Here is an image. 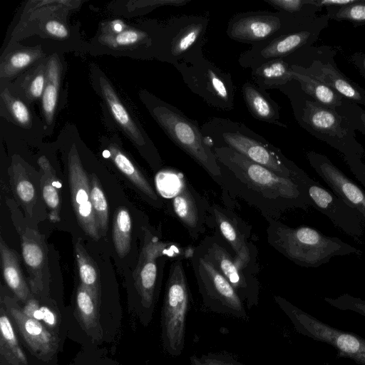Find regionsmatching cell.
I'll return each mask as SVG.
<instances>
[{
    "label": "cell",
    "mask_w": 365,
    "mask_h": 365,
    "mask_svg": "<svg viewBox=\"0 0 365 365\" xmlns=\"http://www.w3.org/2000/svg\"><path fill=\"white\" fill-rule=\"evenodd\" d=\"M277 11L306 18L314 19L317 13L322 9L317 6L313 0H264Z\"/></svg>",
    "instance_id": "37"
},
{
    "label": "cell",
    "mask_w": 365,
    "mask_h": 365,
    "mask_svg": "<svg viewBox=\"0 0 365 365\" xmlns=\"http://www.w3.org/2000/svg\"><path fill=\"white\" fill-rule=\"evenodd\" d=\"M108 157L117 168L124 174L147 197L157 202L158 195L143 174L130 158L115 145H110L106 150Z\"/></svg>",
    "instance_id": "32"
},
{
    "label": "cell",
    "mask_w": 365,
    "mask_h": 365,
    "mask_svg": "<svg viewBox=\"0 0 365 365\" xmlns=\"http://www.w3.org/2000/svg\"><path fill=\"white\" fill-rule=\"evenodd\" d=\"M36 56L34 51H23L14 53L6 62V73H13L26 68L36 58Z\"/></svg>",
    "instance_id": "42"
},
{
    "label": "cell",
    "mask_w": 365,
    "mask_h": 365,
    "mask_svg": "<svg viewBox=\"0 0 365 365\" xmlns=\"http://www.w3.org/2000/svg\"><path fill=\"white\" fill-rule=\"evenodd\" d=\"M314 19L296 16L277 11L239 13L229 21L226 34L234 41L253 46L297 31Z\"/></svg>",
    "instance_id": "11"
},
{
    "label": "cell",
    "mask_w": 365,
    "mask_h": 365,
    "mask_svg": "<svg viewBox=\"0 0 365 365\" xmlns=\"http://www.w3.org/2000/svg\"><path fill=\"white\" fill-rule=\"evenodd\" d=\"M125 25L120 21H115L112 23L111 27L114 33L119 34L123 31Z\"/></svg>",
    "instance_id": "51"
},
{
    "label": "cell",
    "mask_w": 365,
    "mask_h": 365,
    "mask_svg": "<svg viewBox=\"0 0 365 365\" xmlns=\"http://www.w3.org/2000/svg\"><path fill=\"white\" fill-rule=\"evenodd\" d=\"M74 251L80 284L100 301L101 284L97 264L88 253L81 239H78L76 242Z\"/></svg>",
    "instance_id": "31"
},
{
    "label": "cell",
    "mask_w": 365,
    "mask_h": 365,
    "mask_svg": "<svg viewBox=\"0 0 365 365\" xmlns=\"http://www.w3.org/2000/svg\"><path fill=\"white\" fill-rule=\"evenodd\" d=\"M194 249L184 250L175 244L164 242L145 230L138 261L133 272L134 284L143 309V322L151 319L157 300L158 266V259L163 256L174 258H190Z\"/></svg>",
    "instance_id": "9"
},
{
    "label": "cell",
    "mask_w": 365,
    "mask_h": 365,
    "mask_svg": "<svg viewBox=\"0 0 365 365\" xmlns=\"http://www.w3.org/2000/svg\"><path fill=\"white\" fill-rule=\"evenodd\" d=\"M235 289L245 307L259 304V284L254 275L245 274L235 263L234 257L214 237H207L198 247Z\"/></svg>",
    "instance_id": "15"
},
{
    "label": "cell",
    "mask_w": 365,
    "mask_h": 365,
    "mask_svg": "<svg viewBox=\"0 0 365 365\" xmlns=\"http://www.w3.org/2000/svg\"><path fill=\"white\" fill-rule=\"evenodd\" d=\"M274 300L298 333L331 346L337 351L339 357L351 359L359 365H365V339L361 336L333 327L280 296H274Z\"/></svg>",
    "instance_id": "7"
},
{
    "label": "cell",
    "mask_w": 365,
    "mask_h": 365,
    "mask_svg": "<svg viewBox=\"0 0 365 365\" xmlns=\"http://www.w3.org/2000/svg\"><path fill=\"white\" fill-rule=\"evenodd\" d=\"M357 0H313L314 4L319 9L323 7H342L355 4Z\"/></svg>",
    "instance_id": "48"
},
{
    "label": "cell",
    "mask_w": 365,
    "mask_h": 365,
    "mask_svg": "<svg viewBox=\"0 0 365 365\" xmlns=\"http://www.w3.org/2000/svg\"><path fill=\"white\" fill-rule=\"evenodd\" d=\"M209 19L181 15L173 18L163 35L162 55L172 64L191 63L204 56L202 47Z\"/></svg>",
    "instance_id": "13"
},
{
    "label": "cell",
    "mask_w": 365,
    "mask_h": 365,
    "mask_svg": "<svg viewBox=\"0 0 365 365\" xmlns=\"http://www.w3.org/2000/svg\"><path fill=\"white\" fill-rule=\"evenodd\" d=\"M46 81L42 96V106L48 123L53 119L56 106L59 83V65L56 58H51L46 68Z\"/></svg>",
    "instance_id": "35"
},
{
    "label": "cell",
    "mask_w": 365,
    "mask_h": 365,
    "mask_svg": "<svg viewBox=\"0 0 365 365\" xmlns=\"http://www.w3.org/2000/svg\"><path fill=\"white\" fill-rule=\"evenodd\" d=\"M100 85L104 99L115 120L137 145H145L146 142L143 135L133 121L110 84L105 78L101 77Z\"/></svg>",
    "instance_id": "28"
},
{
    "label": "cell",
    "mask_w": 365,
    "mask_h": 365,
    "mask_svg": "<svg viewBox=\"0 0 365 365\" xmlns=\"http://www.w3.org/2000/svg\"><path fill=\"white\" fill-rule=\"evenodd\" d=\"M292 73L294 80L298 83L304 93L325 107L339 110L349 101L312 77L293 71Z\"/></svg>",
    "instance_id": "29"
},
{
    "label": "cell",
    "mask_w": 365,
    "mask_h": 365,
    "mask_svg": "<svg viewBox=\"0 0 365 365\" xmlns=\"http://www.w3.org/2000/svg\"><path fill=\"white\" fill-rule=\"evenodd\" d=\"M151 103V115L168 138L220 184V166L197 121L168 103L158 99Z\"/></svg>",
    "instance_id": "5"
},
{
    "label": "cell",
    "mask_w": 365,
    "mask_h": 365,
    "mask_svg": "<svg viewBox=\"0 0 365 365\" xmlns=\"http://www.w3.org/2000/svg\"><path fill=\"white\" fill-rule=\"evenodd\" d=\"M201 130L211 148H230L284 178L298 180H307L310 178L287 159L279 149L243 123L214 117L205 122Z\"/></svg>",
    "instance_id": "3"
},
{
    "label": "cell",
    "mask_w": 365,
    "mask_h": 365,
    "mask_svg": "<svg viewBox=\"0 0 365 365\" xmlns=\"http://www.w3.org/2000/svg\"><path fill=\"white\" fill-rule=\"evenodd\" d=\"M309 163L332 192L350 207L356 209L365 221V191L336 167L327 156L309 151Z\"/></svg>",
    "instance_id": "19"
},
{
    "label": "cell",
    "mask_w": 365,
    "mask_h": 365,
    "mask_svg": "<svg viewBox=\"0 0 365 365\" xmlns=\"http://www.w3.org/2000/svg\"><path fill=\"white\" fill-rule=\"evenodd\" d=\"M183 82L210 106L221 110L234 108L235 86L230 73L205 56L191 63L174 64Z\"/></svg>",
    "instance_id": "10"
},
{
    "label": "cell",
    "mask_w": 365,
    "mask_h": 365,
    "mask_svg": "<svg viewBox=\"0 0 365 365\" xmlns=\"http://www.w3.org/2000/svg\"><path fill=\"white\" fill-rule=\"evenodd\" d=\"M91 200L101 236H104L108 222V205L98 178L93 173L90 178Z\"/></svg>",
    "instance_id": "36"
},
{
    "label": "cell",
    "mask_w": 365,
    "mask_h": 365,
    "mask_svg": "<svg viewBox=\"0 0 365 365\" xmlns=\"http://www.w3.org/2000/svg\"><path fill=\"white\" fill-rule=\"evenodd\" d=\"M0 256L4 280L16 299L26 304L33 294L21 272L17 254L10 248L3 237L0 240Z\"/></svg>",
    "instance_id": "24"
},
{
    "label": "cell",
    "mask_w": 365,
    "mask_h": 365,
    "mask_svg": "<svg viewBox=\"0 0 365 365\" xmlns=\"http://www.w3.org/2000/svg\"><path fill=\"white\" fill-rule=\"evenodd\" d=\"M190 259L203 307L215 314L249 321L243 301L199 247L194 250Z\"/></svg>",
    "instance_id": "8"
},
{
    "label": "cell",
    "mask_w": 365,
    "mask_h": 365,
    "mask_svg": "<svg viewBox=\"0 0 365 365\" xmlns=\"http://www.w3.org/2000/svg\"><path fill=\"white\" fill-rule=\"evenodd\" d=\"M23 311L27 316L41 322L52 331L57 328L58 318L56 312L47 306H40L35 298L24 304Z\"/></svg>",
    "instance_id": "39"
},
{
    "label": "cell",
    "mask_w": 365,
    "mask_h": 365,
    "mask_svg": "<svg viewBox=\"0 0 365 365\" xmlns=\"http://www.w3.org/2000/svg\"><path fill=\"white\" fill-rule=\"evenodd\" d=\"M350 60L365 78V53L356 52L350 57Z\"/></svg>",
    "instance_id": "49"
},
{
    "label": "cell",
    "mask_w": 365,
    "mask_h": 365,
    "mask_svg": "<svg viewBox=\"0 0 365 365\" xmlns=\"http://www.w3.org/2000/svg\"><path fill=\"white\" fill-rule=\"evenodd\" d=\"M99 306L100 301L79 284L76 294V315L83 329L95 339H100L102 336Z\"/></svg>",
    "instance_id": "26"
},
{
    "label": "cell",
    "mask_w": 365,
    "mask_h": 365,
    "mask_svg": "<svg viewBox=\"0 0 365 365\" xmlns=\"http://www.w3.org/2000/svg\"><path fill=\"white\" fill-rule=\"evenodd\" d=\"M0 363L1 365H29L10 317L1 302L0 305Z\"/></svg>",
    "instance_id": "25"
},
{
    "label": "cell",
    "mask_w": 365,
    "mask_h": 365,
    "mask_svg": "<svg viewBox=\"0 0 365 365\" xmlns=\"http://www.w3.org/2000/svg\"><path fill=\"white\" fill-rule=\"evenodd\" d=\"M68 168L71 198L78 222L86 234L98 240L101 235L91 200L90 180L75 145L68 154Z\"/></svg>",
    "instance_id": "17"
},
{
    "label": "cell",
    "mask_w": 365,
    "mask_h": 365,
    "mask_svg": "<svg viewBox=\"0 0 365 365\" xmlns=\"http://www.w3.org/2000/svg\"><path fill=\"white\" fill-rule=\"evenodd\" d=\"M267 219L269 245L299 266L318 267L334 257L362 254L361 250L339 238L324 235L311 227H292L277 219Z\"/></svg>",
    "instance_id": "4"
},
{
    "label": "cell",
    "mask_w": 365,
    "mask_h": 365,
    "mask_svg": "<svg viewBox=\"0 0 365 365\" xmlns=\"http://www.w3.org/2000/svg\"><path fill=\"white\" fill-rule=\"evenodd\" d=\"M21 247L25 267L29 274V287L32 294H47L51 275L48 248L43 235L37 230L26 228L21 234Z\"/></svg>",
    "instance_id": "20"
},
{
    "label": "cell",
    "mask_w": 365,
    "mask_h": 365,
    "mask_svg": "<svg viewBox=\"0 0 365 365\" xmlns=\"http://www.w3.org/2000/svg\"><path fill=\"white\" fill-rule=\"evenodd\" d=\"M346 117L354 128L365 135V110L359 104L349 101L344 108Z\"/></svg>",
    "instance_id": "43"
},
{
    "label": "cell",
    "mask_w": 365,
    "mask_h": 365,
    "mask_svg": "<svg viewBox=\"0 0 365 365\" xmlns=\"http://www.w3.org/2000/svg\"><path fill=\"white\" fill-rule=\"evenodd\" d=\"M176 258L171 264L161 312V339L164 350L173 356L185 347V324L191 296L182 264Z\"/></svg>",
    "instance_id": "6"
},
{
    "label": "cell",
    "mask_w": 365,
    "mask_h": 365,
    "mask_svg": "<svg viewBox=\"0 0 365 365\" xmlns=\"http://www.w3.org/2000/svg\"><path fill=\"white\" fill-rule=\"evenodd\" d=\"M1 302L32 354L42 361L51 360L58 349L59 342L53 331L41 322L27 316L16 298L2 294Z\"/></svg>",
    "instance_id": "16"
},
{
    "label": "cell",
    "mask_w": 365,
    "mask_h": 365,
    "mask_svg": "<svg viewBox=\"0 0 365 365\" xmlns=\"http://www.w3.org/2000/svg\"><path fill=\"white\" fill-rule=\"evenodd\" d=\"M326 9V14L330 19L347 21L355 26L365 24V0H357L349 6L327 7Z\"/></svg>",
    "instance_id": "38"
},
{
    "label": "cell",
    "mask_w": 365,
    "mask_h": 365,
    "mask_svg": "<svg viewBox=\"0 0 365 365\" xmlns=\"http://www.w3.org/2000/svg\"><path fill=\"white\" fill-rule=\"evenodd\" d=\"M252 80L261 90L279 88L294 80L292 66L284 59L267 61L251 70Z\"/></svg>",
    "instance_id": "27"
},
{
    "label": "cell",
    "mask_w": 365,
    "mask_h": 365,
    "mask_svg": "<svg viewBox=\"0 0 365 365\" xmlns=\"http://www.w3.org/2000/svg\"><path fill=\"white\" fill-rule=\"evenodd\" d=\"M46 81L45 76L42 71L35 76L29 86V93L33 98L42 97Z\"/></svg>",
    "instance_id": "46"
},
{
    "label": "cell",
    "mask_w": 365,
    "mask_h": 365,
    "mask_svg": "<svg viewBox=\"0 0 365 365\" xmlns=\"http://www.w3.org/2000/svg\"><path fill=\"white\" fill-rule=\"evenodd\" d=\"M38 163L43 171L41 186L43 200L48 209L49 219L52 222H57L60 220L61 183L46 157H40Z\"/></svg>",
    "instance_id": "30"
},
{
    "label": "cell",
    "mask_w": 365,
    "mask_h": 365,
    "mask_svg": "<svg viewBox=\"0 0 365 365\" xmlns=\"http://www.w3.org/2000/svg\"><path fill=\"white\" fill-rule=\"evenodd\" d=\"M308 194L311 207L325 216L345 234L359 242L365 230V221L360 212L346 203L333 192L310 178Z\"/></svg>",
    "instance_id": "14"
},
{
    "label": "cell",
    "mask_w": 365,
    "mask_h": 365,
    "mask_svg": "<svg viewBox=\"0 0 365 365\" xmlns=\"http://www.w3.org/2000/svg\"><path fill=\"white\" fill-rule=\"evenodd\" d=\"M132 220L126 207H119L113 217V240L119 257L123 258L130 250Z\"/></svg>",
    "instance_id": "34"
},
{
    "label": "cell",
    "mask_w": 365,
    "mask_h": 365,
    "mask_svg": "<svg viewBox=\"0 0 365 365\" xmlns=\"http://www.w3.org/2000/svg\"><path fill=\"white\" fill-rule=\"evenodd\" d=\"M8 107L17 122L21 125H27L30 120V114L25 104L19 100L6 96Z\"/></svg>",
    "instance_id": "45"
},
{
    "label": "cell",
    "mask_w": 365,
    "mask_h": 365,
    "mask_svg": "<svg viewBox=\"0 0 365 365\" xmlns=\"http://www.w3.org/2000/svg\"><path fill=\"white\" fill-rule=\"evenodd\" d=\"M46 31L51 36L58 38H66L68 35L66 27L57 21H49L45 26Z\"/></svg>",
    "instance_id": "47"
},
{
    "label": "cell",
    "mask_w": 365,
    "mask_h": 365,
    "mask_svg": "<svg viewBox=\"0 0 365 365\" xmlns=\"http://www.w3.org/2000/svg\"><path fill=\"white\" fill-rule=\"evenodd\" d=\"M242 94L251 115L258 120L287 128L280 119L279 106L257 85L247 81L242 86Z\"/></svg>",
    "instance_id": "23"
},
{
    "label": "cell",
    "mask_w": 365,
    "mask_h": 365,
    "mask_svg": "<svg viewBox=\"0 0 365 365\" xmlns=\"http://www.w3.org/2000/svg\"><path fill=\"white\" fill-rule=\"evenodd\" d=\"M208 213L215 221L221 236L235 252L234 261L242 271L252 265L254 267V246L248 242V235L242 230L237 217L230 211L213 204L208 208Z\"/></svg>",
    "instance_id": "21"
},
{
    "label": "cell",
    "mask_w": 365,
    "mask_h": 365,
    "mask_svg": "<svg viewBox=\"0 0 365 365\" xmlns=\"http://www.w3.org/2000/svg\"><path fill=\"white\" fill-rule=\"evenodd\" d=\"M220 166L221 185L254 205L266 218L277 219L292 209L311 207L307 180L282 177L230 148L212 147Z\"/></svg>",
    "instance_id": "1"
},
{
    "label": "cell",
    "mask_w": 365,
    "mask_h": 365,
    "mask_svg": "<svg viewBox=\"0 0 365 365\" xmlns=\"http://www.w3.org/2000/svg\"><path fill=\"white\" fill-rule=\"evenodd\" d=\"M189 361L190 365H247L226 351L193 354Z\"/></svg>",
    "instance_id": "40"
},
{
    "label": "cell",
    "mask_w": 365,
    "mask_h": 365,
    "mask_svg": "<svg viewBox=\"0 0 365 365\" xmlns=\"http://www.w3.org/2000/svg\"><path fill=\"white\" fill-rule=\"evenodd\" d=\"M332 51L331 48L320 51L305 67L292 65V69L322 82L352 102L365 106V90L337 68L333 56L325 58Z\"/></svg>",
    "instance_id": "18"
},
{
    "label": "cell",
    "mask_w": 365,
    "mask_h": 365,
    "mask_svg": "<svg viewBox=\"0 0 365 365\" xmlns=\"http://www.w3.org/2000/svg\"><path fill=\"white\" fill-rule=\"evenodd\" d=\"M11 187L25 210L30 215L36 200V190L24 167L14 163L9 169Z\"/></svg>",
    "instance_id": "33"
},
{
    "label": "cell",
    "mask_w": 365,
    "mask_h": 365,
    "mask_svg": "<svg viewBox=\"0 0 365 365\" xmlns=\"http://www.w3.org/2000/svg\"><path fill=\"white\" fill-rule=\"evenodd\" d=\"M289 83L278 89L289 98L300 126L342 154L349 167L362 161L365 150L343 110L346 105L339 110L325 107L305 94L299 85Z\"/></svg>",
    "instance_id": "2"
},
{
    "label": "cell",
    "mask_w": 365,
    "mask_h": 365,
    "mask_svg": "<svg viewBox=\"0 0 365 365\" xmlns=\"http://www.w3.org/2000/svg\"><path fill=\"white\" fill-rule=\"evenodd\" d=\"M114 36L108 38V42L115 46H130L135 44L140 41L145 39L148 36L144 32L136 30H124L123 31L115 34Z\"/></svg>",
    "instance_id": "44"
},
{
    "label": "cell",
    "mask_w": 365,
    "mask_h": 365,
    "mask_svg": "<svg viewBox=\"0 0 365 365\" xmlns=\"http://www.w3.org/2000/svg\"><path fill=\"white\" fill-rule=\"evenodd\" d=\"M173 212L188 231L190 237L197 240L205 232L209 205L186 180H182L179 192L172 200Z\"/></svg>",
    "instance_id": "22"
},
{
    "label": "cell",
    "mask_w": 365,
    "mask_h": 365,
    "mask_svg": "<svg viewBox=\"0 0 365 365\" xmlns=\"http://www.w3.org/2000/svg\"><path fill=\"white\" fill-rule=\"evenodd\" d=\"M356 178L365 188V163L361 161L349 167Z\"/></svg>",
    "instance_id": "50"
},
{
    "label": "cell",
    "mask_w": 365,
    "mask_h": 365,
    "mask_svg": "<svg viewBox=\"0 0 365 365\" xmlns=\"http://www.w3.org/2000/svg\"><path fill=\"white\" fill-rule=\"evenodd\" d=\"M329 16H317L301 29L252 46L242 52L239 64L251 70L274 59L286 58L299 50L312 46L327 26Z\"/></svg>",
    "instance_id": "12"
},
{
    "label": "cell",
    "mask_w": 365,
    "mask_h": 365,
    "mask_svg": "<svg viewBox=\"0 0 365 365\" xmlns=\"http://www.w3.org/2000/svg\"><path fill=\"white\" fill-rule=\"evenodd\" d=\"M324 301L333 307L342 310L351 311L365 317V299L344 294L336 297H325Z\"/></svg>",
    "instance_id": "41"
}]
</instances>
